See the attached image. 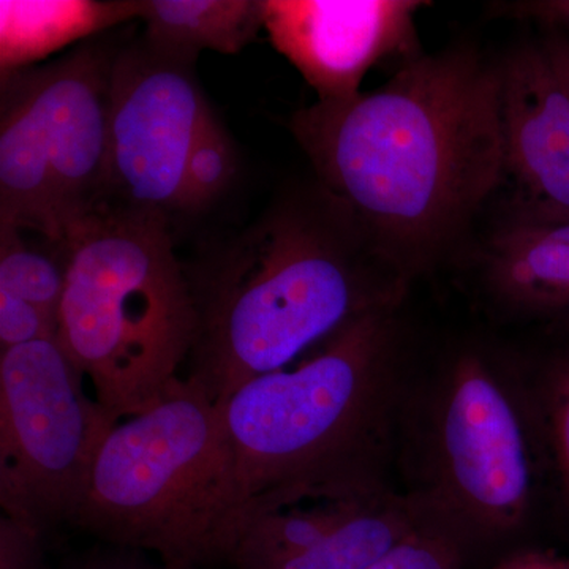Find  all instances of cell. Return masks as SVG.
<instances>
[{
  "label": "cell",
  "instance_id": "cell-22",
  "mask_svg": "<svg viewBox=\"0 0 569 569\" xmlns=\"http://www.w3.org/2000/svg\"><path fill=\"white\" fill-rule=\"evenodd\" d=\"M552 438L561 481L569 500V367L561 372L550 408Z\"/></svg>",
  "mask_w": 569,
  "mask_h": 569
},
{
  "label": "cell",
  "instance_id": "cell-24",
  "mask_svg": "<svg viewBox=\"0 0 569 569\" xmlns=\"http://www.w3.org/2000/svg\"><path fill=\"white\" fill-rule=\"evenodd\" d=\"M542 47L548 52L550 61L560 74L561 81L569 89V36L557 31H546L541 39Z\"/></svg>",
  "mask_w": 569,
  "mask_h": 569
},
{
  "label": "cell",
  "instance_id": "cell-11",
  "mask_svg": "<svg viewBox=\"0 0 569 569\" xmlns=\"http://www.w3.org/2000/svg\"><path fill=\"white\" fill-rule=\"evenodd\" d=\"M498 69L509 216L569 219V89L541 40L512 48Z\"/></svg>",
  "mask_w": 569,
  "mask_h": 569
},
{
  "label": "cell",
  "instance_id": "cell-7",
  "mask_svg": "<svg viewBox=\"0 0 569 569\" xmlns=\"http://www.w3.org/2000/svg\"><path fill=\"white\" fill-rule=\"evenodd\" d=\"M58 337L0 351V507L47 537L80 511L119 425Z\"/></svg>",
  "mask_w": 569,
  "mask_h": 569
},
{
  "label": "cell",
  "instance_id": "cell-12",
  "mask_svg": "<svg viewBox=\"0 0 569 569\" xmlns=\"http://www.w3.org/2000/svg\"><path fill=\"white\" fill-rule=\"evenodd\" d=\"M481 264L501 305L531 316L569 312V219L509 216L482 247Z\"/></svg>",
  "mask_w": 569,
  "mask_h": 569
},
{
  "label": "cell",
  "instance_id": "cell-2",
  "mask_svg": "<svg viewBox=\"0 0 569 569\" xmlns=\"http://www.w3.org/2000/svg\"><path fill=\"white\" fill-rule=\"evenodd\" d=\"M187 276L197 335L186 377L217 406L362 313L400 306L410 284L316 178L282 190Z\"/></svg>",
  "mask_w": 569,
  "mask_h": 569
},
{
  "label": "cell",
  "instance_id": "cell-17",
  "mask_svg": "<svg viewBox=\"0 0 569 569\" xmlns=\"http://www.w3.org/2000/svg\"><path fill=\"white\" fill-rule=\"evenodd\" d=\"M236 163L233 140L212 112L187 162L183 213L203 212L216 203L233 182Z\"/></svg>",
  "mask_w": 569,
  "mask_h": 569
},
{
  "label": "cell",
  "instance_id": "cell-19",
  "mask_svg": "<svg viewBox=\"0 0 569 569\" xmlns=\"http://www.w3.org/2000/svg\"><path fill=\"white\" fill-rule=\"evenodd\" d=\"M58 337V320L39 307L0 291V351Z\"/></svg>",
  "mask_w": 569,
  "mask_h": 569
},
{
  "label": "cell",
  "instance_id": "cell-15",
  "mask_svg": "<svg viewBox=\"0 0 569 569\" xmlns=\"http://www.w3.org/2000/svg\"><path fill=\"white\" fill-rule=\"evenodd\" d=\"M417 529L407 509L378 496L316 548L276 569H370Z\"/></svg>",
  "mask_w": 569,
  "mask_h": 569
},
{
  "label": "cell",
  "instance_id": "cell-8",
  "mask_svg": "<svg viewBox=\"0 0 569 569\" xmlns=\"http://www.w3.org/2000/svg\"><path fill=\"white\" fill-rule=\"evenodd\" d=\"M211 108L183 66L137 37L123 41L111 71L110 146L104 204L186 211V171Z\"/></svg>",
  "mask_w": 569,
  "mask_h": 569
},
{
  "label": "cell",
  "instance_id": "cell-25",
  "mask_svg": "<svg viewBox=\"0 0 569 569\" xmlns=\"http://www.w3.org/2000/svg\"><path fill=\"white\" fill-rule=\"evenodd\" d=\"M67 569H151L133 559L132 556H121V553H103V556L91 557V559L71 565Z\"/></svg>",
  "mask_w": 569,
  "mask_h": 569
},
{
  "label": "cell",
  "instance_id": "cell-9",
  "mask_svg": "<svg viewBox=\"0 0 569 569\" xmlns=\"http://www.w3.org/2000/svg\"><path fill=\"white\" fill-rule=\"evenodd\" d=\"M437 471L448 507L486 533L516 529L530 503L529 449L518 411L478 355L451 370L437 425Z\"/></svg>",
  "mask_w": 569,
  "mask_h": 569
},
{
  "label": "cell",
  "instance_id": "cell-18",
  "mask_svg": "<svg viewBox=\"0 0 569 569\" xmlns=\"http://www.w3.org/2000/svg\"><path fill=\"white\" fill-rule=\"evenodd\" d=\"M370 569H460V553L445 535L418 527Z\"/></svg>",
  "mask_w": 569,
  "mask_h": 569
},
{
  "label": "cell",
  "instance_id": "cell-16",
  "mask_svg": "<svg viewBox=\"0 0 569 569\" xmlns=\"http://www.w3.org/2000/svg\"><path fill=\"white\" fill-rule=\"evenodd\" d=\"M13 224L0 223V291L18 296L59 318L69 276L70 247Z\"/></svg>",
  "mask_w": 569,
  "mask_h": 569
},
{
  "label": "cell",
  "instance_id": "cell-6",
  "mask_svg": "<svg viewBox=\"0 0 569 569\" xmlns=\"http://www.w3.org/2000/svg\"><path fill=\"white\" fill-rule=\"evenodd\" d=\"M121 44L88 40L58 61L3 71L0 223L67 241L102 208L111 71Z\"/></svg>",
  "mask_w": 569,
  "mask_h": 569
},
{
  "label": "cell",
  "instance_id": "cell-13",
  "mask_svg": "<svg viewBox=\"0 0 569 569\" xmlns=\"http://www.w3.org/2000/svg\"><path fill=\"white\" fill-rule=\"evenodd\" d=\"M141 39L151 50L194 67L203 51L238 54L264 29V0H141Z\"/></svg>",
  "mask_w": 569,
  "mask_h": 569
},
{
  "label": "cell",
  "instance_id": "cell-10",
  "mask_svg": "<svg viewBox=\"0 0 569 569\" xmlns=\"http://www.w3.org/2000/svg\"><path fill=\"white\" fill-rule=\"evenodd\" d=\"M419 0H264V31L317 93L318 102L358 96L370 70L422 54Z\"/></svg>",
  "mask_w": 569,
  "mask_h": 569
},
{
  "label": "cell",
  "instance_id": "cell-23",
  "mask_svg": "<svg viewBox=\"0 0 569 569\" xmlns=\"http://www.w3.org/2000/svg\"><path fill=\"white\" fill-rule=\"evenodd\" d=\"M493 569H569V559L539 550L515 553Z\"/></svg>",
  "mask_w": 569,
  "mask_h": 569
},
{
  "label": "cell",
  "instance_id": "cell-1",
  "mask_svg": "<svg viewBox=\"0 0 569 569\" xmlns=\"http://www.w3.org/2000/svg\"><path fill=\"white\" fill-rule=\"evenodd\" d=\"M313 174L408 282L451 252L503 187L498 59L422 52L376 91L288 121Z\"/></svg>",
  "mask_w": 569,
  "mask_h": 569
},
{
  "label": "cell",
  "instance_id": "cell-3",
  "mask_svg": "<svg viewBox=\"0 0 569 569\" xmlns=\"http://www.w3.org/2000/svg\"><path fill=\"white\" fill-rule=\"evenodd\" d=\"M399 306L362 313L295 369L254 378L219 406L254 516L380 496Z\"/></svg>",
  "mask_w": 569,
  "mask_h": 569
},
{
  "label": "cell",
  "instance_id": "cell-20",
  "mask_svg": "<svg viewBox=\"0 0 569 569\" xmlns=\"http://www.w3.org/2000/svg\"><path fill=\"white\" fill-rule=\"evenodd\" d=\"M44 539L28 523L0 516V569H44Z\"/></svg>",
  "mask_w": 569,
  "mask_h": 569
},
{
  "label": "cell",
  "instance_id": "cell-5",
  "mask_svg": "<svg viewBox=\"0 0 569 569\" xmlns=\"http://www.w3.org/2000/svg\"><path fill=\"white\" fill-rule=\"evenodd\" d=\"M58 339L116 421L168 395L189 361L197 310L164 213L103 204L67 239Z\"/></svg>",
  "mask_w": 569,
  "mask_h": 569
},
{
  "label": "cell",
  "instance_id": "cell-21",
  "mask_svg": "<svg viewBox=\"0 0 569 569\" xmlns=\"http://www.w3.org/2000/svg\"><path fill=\"white\" fill-rule=\"evenodd\" d=\"M498 10L516 20L537 22L545 31L569 36V0H522L500 3Z\"/></svg>",
  "mask_w": 569,
  "mask_h": 569
},
{
  "label": "cell",
  "instance_id": "cell-14",
  "mask_svg": "<svg viewBox=\"0 0 569 569\" xmlns=\"http://www.w3.org/2000/svg\"><path fill=\"white\" fill-rule=\"evenodd\" d=\"M372 498L310 501V507L301 503L254 516L239 539L230 563L238 569L279 568L316 548Z\"/></svg>",
  "mask_w": 569,
  "mask_h": 569
},
{
  "label": "cell",
  "instance_id": "cell-4",
  "mask_svg": "<svg viewBox=\"0 0 569 569\" xmlns=\"http://www.w3.org/2000/svg\"><path fill=\"white\" fill-rule=\"evenodd\" d=\"M253 518L220 408L181 377L156 406L111 430L71 526L163 569L230 563Z\"/></svg>",
  "mask_w": 569,
  "mask_h": 569
}]
</instances>
